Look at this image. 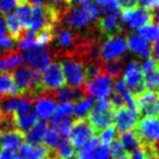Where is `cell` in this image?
Here are the masks:
<instances>
[{"label": "cell", "mask_w": 159, "mask_h": 159, "mask_svg": "<svg viewBox=\"0 0 159 159\" xmlns=\"http://www.w3.org/2000/svg\"><path fill=\"white\" fill-rule=\"evenodd\" d=\"M86 118L94 129L96 134H98L105 128L114 126L115 108L111 105V100L107 98L98 100Z\"/></svg>", "instance_id": "obj_1"}, {"label": "cell", "mask_w": 159, "mask_h": 159, "mask_svg": "<svg viewBox=\"0 0 159 159\" xmlns=\"http://www.w3.org/2000/svg\"><path fill=\"white\" fill-rule=\"evenodd\" d=\"M65 84L74 88H81L86 84V71L84 63L76 57H66L61 63Z\"/></svg>", "instance_id": "obj_2"}, {"label": "cell", "mask_w": 159, "mask_h": 159, "mask_svg": "<svg viewBox=\"0 0 159 159\" xmlns=\"http://www.w3.org/2000/svg\"><path fill=\"white\" fill-rule=\"evenodd\" d=\"M134 131L138 135L139 146L151 145L159 141V118L146 117L138 120L134 126Z\"/></svg>", "instance_id": "obj_3"}, {"label": "cell", "mask_w": 159, "mask_h": 159, "mask_svg": "<svg viewBox=\"0 0 159 159\" xmlns=\"http://www.w3.org/2000/svg\"><path fill=\"white\" fill-rule=\"evenodd\" d=\"M127 39L125 36L115 34L109 36L100 47V57L103 63L120 60L127 52Z\"/></svg>", "instance_id": "obj_4"}, {"label": "cell", "mask_w": 159, "mask_h": 159, "mask_svg": "<svg viewBox=\"0 0 159 159\" xmlns=\"http://www.w3.org/2000/svg\"><path fill=\"white\" fill-rule=\"evenodd\" d=\"M124 81L129 91L134 96L144 92V74L139 62L130 61L127 64L124 73Z\"/></svg>", "instance_id": "obj_5"}, {"label": "cell", "mask_w": 159, "mask_h": 159, "mask_svg": "<svg viewBox=\"0 0 159 159\" xmlns=\"http://www.w3.org/2000/svg\"><path fill=\"white\" fill-rule=\"evenodd\" d=\"M84 90L87 96L93 98H104L113 92V78L105 74H101L98 77L88 80L84 84Z\"/></svg>", "instance_id": "obj_6"}, {"label": "cell", "mask_w": 159, "mask_h": 159, "mask_svg": "<svg viewBox=\"0 0 159 159\" xmlns=\"http://www.w3.org/2000/svg\"><path fill=\"white\" fill-rule=\"evenodd\" d=\"M152 20H153V13L142 7H133L124 10L120 16V21L129 30H139L146 24L151 23Z\"/></svg>", "instance_id": "obj_7"}, {"label": "cell", "mask_w": 159, "mask_h": 159, "mask_svg": "<svg viewBox=\"0 0 159 159\" xmlns=\"http://www.w3.org/2000/svg\"><path fill=\"white\" fill-rule=\"evenodd\" d=\"M23 62H26L30 68L42 73L51 64V57L47 46H34L25 50Z\"/></svg>", "instance_id": "obj_8"}, {"label": "cell", "mask_w": 159, "mask_h": 159, "mask_svg": "<svg viewBox=\"0 0 159 159\" xmlns=\"http://www.w3.org/2000/svg\"><path fill=\"white\" fill-rule=\"evenodd\" d=\"M95 131L87 118H76L71 122L70 129V144L74 147H82L92 136H94Z\"/></svg>", "instance_id": "obj_9"}, {"label": "cell", "mask_w": 159, "mask_h": 159, "mask_svg": "<svg viewBox=\"0 0 159 159\" xmlns=\"http://www.w3.org/2000/svg\"><path fill=\"white\" fill-rule=\"evenodd\" d=\"M134 98L139 114L144 117L151 116L159 118V92L145 90L144 92Z\"/></svg>", "instance_id": "obj_10"}, {"label": "cell", "mask_w": 159, "mask_h": 159, "mask_svg": "<svg viewBox=\"0 0 159 159\" xmlns=\"http://www.w3.org/2000/svg\"><path fill=\"white\" fill-rule=\"evenodd\" d=\"M41 86L46 92H50L65 84V77L60 62L51 63L42 71Z\"/></svg>", "instance_id": "obj_11"}, {"label": "cell", "mask_w": 159, "mask_h": 159, "mask_svg": "<svg viewBox=\"0 0 159 159\" xmlns=\"http://www.w3.org/2000/svg\"><path fill=\"white\" fill-rule=\"evenodd\" d=\"M139 111L136 109L124 106L119 107L115 111V124L117 128V133L121 134L129 129L134 128L139 120Z\"/></svg>", "instance_id": "obj_12"}, {"label": "cell", "mask_w": 159, "mask_h": 159, "mask_svg": "<svg viewBox=\"0 0 159 159\" xmlns=\"http://www.w3.org/2000/svg\"><path fill=\"white\" fill-rule=\"evenodd\" d=\"M63 20H65V23L67 24V26L69 28L77 30H84L91 23V20L89 17L86 6L70 8L68 10V12L64 15Z\"/></svg>", "instance_id": "obj_13"}, {"label": "cell", "mask_w": 159, "mask_h": 159, "mask_svg": "<svg viewBox=\"0 0 159 159\" xmlns=\"http://www.w3.org/2000/svg\"><path fill=\"white\" fill-rule=\"evenodd\" d=\"M54 100L60 102H78L81 98H86V92L84 90V86L81 88H74L69 86H62L49 92Z\"/></svg>", "instance_id": "obj_14"}, {"label": "cell", "mask_w": 159, "mask_h": 159, "mask_svg": "<svg viewBox=\"0 0 159 159\" xmlns=\"http://www.w3.org/2000/svg\"><path fill=\"white\" fill-rule=\"evenodd\" d=\"M100 33L105 36H113L121 30L119 13H102L98 22Z\"/></svg>", "instance_id": "obj_15"}, {"label": "cell", "mask_w": 159, "mask_h": 159, "mask_svg": "<svg viewBox=\"0 0 159 159\" xmlns=\"http://www.w3.org/2000/svg\"><path fill=\"white\" fill-rule=\"evenodd\" d=\"M127 48L133 54L148 59L152 55V47L149 42H147L144 38L141 37L139 34H131L127 39Z\"/></svg>", "instance_id": "obj_16"}, {"label": "cell", "mask_w": 159, "mask_h": 159, "mask_svg": "<svg viewBox=\"0 0 159 159\" xmlns=\"http://www.w3.org/2000/svg\"><path fill=\"white\" fill-rule=\"evenodd\" d=\"M57 108L55 100L51 96L49 92H46L44 94L36 100L35 105V113L37 116H39L42 120H46L48 118H51L53 116Z\"/></svg>", "instance_id": "obj_17"}, {"label": "cell", "mask_w": 159, "mask_h": 159, "mask_svg": "<svg viewBox=\"0 0 159 159\" xmlns=\"http://www.w3.org/2000/svg\"><path fill=\"white\" fill-rule=\"evenodd\" d=\"M24 142V133L20 132L19 130L11 131L0 135V147L3 149H10L15 151L23 144Z\"/></svg>", "instance_id": "obj_18"}, {"label": "cell", "mask_w": 159, "mask_h": 159, "mask_svg": "<svg viewBox=\"0 0 159 159\" xmlns=\"http://www.w3.org/2000/svg\"><path fill=\"white\" fill-rule=\"evenodd\" d=\"M13 116H14L16 129L24 134L30 129H32L36 122L38 121V116L34 109L23 114H13Z\"/></svg>", "instance_id": "obj_19"}, {"label": "cell", "mask_w": 159, "mask_h": 159, "mask_svg": "<svg viewBox=\"0 0 159 159\" xmlns=\"http://www.w3.org/2000/svg\"><path fill=\"white\" fill-rule=\"evenodd\" d=\"M19 148L20 154L25 159H43L48 149L41 143H36V144L23 143Z\"/></svg>", "instance_id": "obj_20"}, {"label": "cell", "mask_w": 159, "mask_h": 159, "mask_svg": "<svg viewBox=\"0 0 159 159\" xmlns=\"http://www.w3.org/2000/svg\"><path fill=\"white\" fill-rule=\"evenodd\" d=\"M14 96H17V90L13 81L12 74L0 71V98Z\"/></svg>", "instance_id": "obj_21"}, {"label": "cell", "mask_w": 159, "mask_h": 159, "mask_svg": "<svg viewBox=\"0 0 159 159\" xmlns=\"http://www.w3.org/2000/svg\"><path fill=\"white\" fill-rule=\"evenodd\" d=\"M22 63H23V55L15 50L0 54V71L14 69Z\"/></svg>", "instance_id": "obj_22"}, {"label": "cell", "mask_w": 159, "mask_h": 159, "mask_svg": "<svg viewBox=\"0 0 159 159\" xmlns=\"http://www.w3.org/2000/svg\"><path fill=\"white\" fill-rule=\"evenodd\" d=\"M49 124L44 120H40L35 124L32 129L28 130L27 133L24 134V141L30 144H36V143H40L43 139V135L46 131L48 130Z\"/></svg>", "instance_id": "obj_23"}, {"label": "cell", "mask_w": 159, "mask_h": 159, "mask_svg": "<svg viewBox=\"0 0 159 159\" xmlns=\"http://www.w3.org/2000/svg\"><path fill=\"white\" fill-rule=\"evenodd\" d=\"M4 21H6V27L8 28L9 33H10V37L14 41H19L24 36V34L26 33V30H23V27L21 26V23H20L15 13H8V14H6Z\"/></svg>", "instance_id": "obj_24"}, {"label": "cell", "mask_w": 159, "mask_h": 159, "mask_svg": "<svg viewBox=\"0 0 159 159\" xmlns=\"http://www.w3.org/2000/svg\"><path fill=\"white\" fill-rule=\"evenodd\" d=\"M15 15L19 19L21 26L23 30H28L30 27V23H32V15H33V7L27 2H24L17 6L16 12Z\"/></svg>", "instance_id": "obj_25"}, {"label": "cell", "mask_w": 159, "mask_h": 159, "mask_svg": "<svg viewBox=\"0 0 159 159\" xmlns=\"http://www.w3.org/2000/svg\"><path fill=\"white\" fill-rule=\"evenodd\" d=\"M50 126L63 139H67L69 136V134H70L71 121L68 117H60V118L51 117Z\"/></svg>", "instance_id": "obj_26"}, {"label": "cell", "mask_w": 159, "mask_h": 159, "mask_svg": "<svg viewBox=\"0 0 159 159\" xmlns=\"http://www.w3.org/2000/svg\"><path fill=\"white\" fill-rule=\"evenodd\" d=\"M98 145H100L98 139L96 138V136H92V138L82 146V148L77 152L76 159H95L94 153Z\"/></svg>", "instance_id": "obj_27"}, {"label": "cell", "mask_w": 159, "mask_h": 159, "mask_svg": "<svg viewBox=\"0 0 159 159\" xmlns=\"http://www.w3.org/2000/svg\"><path fill=\"white\" fill-rule=\"evenodd\" d=\"M94 105V98L91 96H86L78 102H76V106H74V115L76 118H86L89 111Z\"/></svg>", "instance_id": "obj_28"}, {"label": "cell", "mask_w": 159, "mask_h": 159, "mask_svg": "<svg viewBox=\"0 0 159 159\" xmlns=\"http://www.w3.org/2000/svg\"><path fill=\"white\" fill-rule=\"evenodd\" d=\"M118 139L121 142L122 146L127 149V151H133V149L138 148L139 147V140H138V135H136L134 129H129L128 131L124 132V133L119 134Z\"/></svg>", "instance_id": "obj_29"}, {"label": "cell", "mask_w": 159, "mask_h": 159, "mask_svg": "<svg viewBox=\"0 0 159 159\" xmlns=\"http://www.w3.org/2000/svg\"><path fill=\"white\" fill-rule=\"evenodd\" d=\"M138 34L147 42H155L159 39V26L156 23H148L139 28Z\"/></svg>", "instance_id": "obj_30"}, {"label": "cell", "mask_w": 159, "mask_h": 159, "mask_svg": "<svg viewBox=\"0 0 159 159\" xmlns=\"http://www.w3.org/2000/svg\"><path fill=\"white\" fill-rule=\"evenodd\" d=\"M59 159H73L75 156V147L70 144L67 139H63L54 148Z\"/></svg>", "instance_id": "obj_31"}, {"label": "cell", "mask_w": 159, "mask_h": 159, "mask_svg": "<svg viewBox=\"0 0 159 159\" xmlns=\"http://www.w3.org/2000/svg\"><path fill=\"white\" fill-rule=\"evenodd\" d=\"M102 67L103 74L109 76L111 78H118L121 75L122 70H124V64H122V62L120 60L105 62V63H103Z\"/></svg>", "instance_id": "obj_32"}, {"label": "cell", "mask_w": 159, "mask_h": 159, "mask_svg": "<svg viewBox=\"0 0 159 159\" xmlns=\"http://www.w3.org/2000/svg\"><path fill=\"white\" fill-rule=\"evenodd\" d=\"M109 153L111 155V159H131V153L122 146L121 142L118 138H116L111 142Z\"/></svg>", "instance_id": "obj_33"}, {"label": "cell", "mask_w": 159, "mask_h": 159, "mask_svg": "<svg viewBox=\"0 0 159 159\" xmlns=\"http://www.w3.org/2000/svg\"><path fill=\"white\" fill-rule=\"evenodd\" d=\"M145 90L159 92V67L154 71L144 75Z\"/></svg>", "instance_id": "obj_34"}, {"label": "cell", "mask_w": 159, "mask_h": 159, "mask_svg": "<svg viewBox=\"0 0 159 159\" xmlns=\"http://www.w3.org/2000/svg\"><path fill=\"white\" fill-rule=\"evenodd\" d=\"M42 141H43V145L47 148L53 149L59 145L60 142H61V136H60V134L57 133V131H54V130L51 128V129L46 131Z\"/></svg>", "instance_id": "obj_35"}, {"label": "cell", "mask_w": 159, "mask_h": 159, "mask_svg": "<svg viewBox=\"0 0 159 159\" xmlns=\"http://www.w3.org/2000/svg\"><path fill=\"white\" fill-rule=\"evenodd\" d=\"M98 134H100L98 141H100L101 144L104 145V146L111 145V142H113L116 138H118L117 130H116V128L114 126H109V127L105 128V129L102 130Z\"/></svg>", "instance_id": "obj_36"}, {"label": "cell", "mask_w": 159, "mask_h": 159, "mask_svg": "<svg viewBox=\"0 0 159 159\" xmlns=\"http://www.w3.org/2000/svg\"><path fill=\"white\" fill-rule=\"evenodd\" d=\"M95 4L102 8L101 13H120L117 0H95Z\"/></svg>", "instance_id": "obj_37"}, {"label": "cell", "mask_w": 159, "mask_h": 159, "mask_svg": "<svg viewBox=\"0 0 159 159\" xmlns=\"http://www.w3.org/2000/svg\"><path fill=\"white\" fill-rule=\"evenodd\" d=\"M71 115H74V104L71 102H62L59 106H57L52 117H69Z\"/></svg>", "instance_id": "obj_38"}, {"label": "cell", "mask_w": 159, "mask_h": 159, "mask_svg": "<svg viewBox=\"0 0 159 159\" xmlns=\"http://www.w3.org/2000/svg\"><path fill=\"white\" fill-rule=\"evenodd\" d=\"M14 46H15V41L10 36H7V35L0 36V54L14 50Z\"/></svg>", "instance_id": "obj_39"}, {"label": "cell", "mask_w": 159, "mask_h": 159, "mask_svg": "<svg viewBox=\"0 0 159 159\" xmlns=\"http://www.w3.org/2000/svg\"><path fill=\"white\" fill-rule=\"evenodd\" d=\"M21 4V0H0V14H8Z\"/></svg>", "instance_id": "obj_40"}, {"label": "cell", "mask_w": 159, "mask_h": 159, "mask_svg": "<svg viewBox=\"0 0 159 159\" xmlns=\"http://www.w3.org/2000/svg\"><path fill=\"white\" fill-rule=\"evenodd\" d=\"M158 67H159V63L155 59H153V57L146 59L144 61V63L141 65V68H142V71L144 75L152 73V71H154L155 69H157Z\"/></svg>", "instance_id": "obj_41"}, {"label": "cell", "mask_w": 159, "mask_h": 159, "mask_svg": "<svg viewBox=\"0 0 159 159\" xmlns=\"http://www.w3.org/2000/svg\"><path fill=\"white\" fill-rule=\"evenodd\" d=\"M95 159H109L111 157V153H109V149L107 146H104V145H98V148L95 149L94 153Z\"/></svg>", "instance_id": "obj_42"}, {"label": "cell", "mask_w": 159, "mask_h": 159, "mask_svg": "<svg viewBox=\"0 0 159 159\" xmlns=\"http://www.w3.org/2000/svg\"><path fill=\"white\" fill-rule=\"evenodd\" d=\"M136 3L140 4L139 7H142V8L151 11L158 6L159 0H136Z\"/></svg>", "instance_id": "obj_43"}, {"label": "cell", "mask_w": 159, "mask_h": 159, "mask_svg": "<svg viewBox=\"0 0 159 159\" xmlns=\"http://www.w3.org/2000/svg\"><path fill=\"white\" fill-rule=\"evenodd\" d=\"M117 2H118V4H119L120 9L122 8V9H125V10L133 8L136 4V0H117Z\"/></svg>", "instance_id": "obj_44"}, {"label": "cell", "mask_w": 159, "mask_h": 159, "mask_svg": "<svg viewBox=\"0 0 159 159\" xmlns=\"http://www.w3.org/2000/svg\"><path fill=\"white\" fill-rule=\"evenodd\" d=\"M16 154L15 151H10V149H2L0 151V159H13Z\"/></svg>", "instance_id": "obj_45"}, {"label": "cell", "mask_w": 159, "mask_h": 159, "mask_svg": "<svg viewBox=\"0 0 159 159\" xmlns=\"http://www.w3.org/2000/svg\"><path fill=\"white\" fill-rule=\"evenodd\" d=\"M131 159H146V157H145V154L143 152V149L141 147H138V148L132 151Z\"/></svg>", "instance_id": "obj_46"}, {"label": "cell", "mask_w": 159, "mask_h": 159, "mask_svg": "<svg viewBox=\"0 0 159 159\" xmlns=\"http://www.w3.org/2000/svg\"><path fill=\"white\" fill-rule=\"evenodd\" d=\"M152 55H153V59H155L159 63V39L156 40L152 47Z\"/></svg>", "instance_id": "obj_47"}, {"label": "cell", "mask_w": 159, "mask_h": 159, "mask_svg": "<svg viewBox=\"0 0 159 159\" xmlns=\"http://www.w3.org/2000/svg\"><path fill=\"white\" fill-rule=\"evenodd\" d=\"M27 3H30V6H46L48 4L49 0H25Z\"/></svg>", "instance_id": "obj_48"}, {"label": "cell", "mask_w": 159, "mask_h": 159, "mask_svg": "<svg viewBox=\"0 0 159 159\" xmlns=\"http://www.w3.org/2000/svg\"><path fill=\"white\" fill-rule=\"evenodd\" d=\"M90 2V0H68V3L70 6H86Z\"/></svg>", "instance_id": "obj_49"}, {"label": "cell", "mask_w": 159, "mask_h": 159, "mask_svg": "<svg viewBox=\"0 0 159 159\" xmlns=\"http://www.w3.org/2000/svg\"><path fill=\"white\" fill-rule=\"evenodd\" d=\"M6 21H4V17L2 16V14H0V36L4 35L6 33Z\"/></svg>", "instance_id": "obj_50"}, {"label": "cell", "mask_w": 159, "mask_h": 159, "mask_svg": "<svg viewBox=\"0 0 159 159\" xmlns=\"http://www.w3.org/2000/svg\"><path fill=\"white\" fill-rule=\"evenodd\" d=\"M152 148H153V152L155 154V157L159 159V141L154 144H152Z\"/></svg>", "instance_id": "obj_51"}, {"label": "cell", "mask_w": 159, "mask_h": 159, "mask_svg": "<svg viewBox=\"0 0 159 159\" xmlns=\"http://www.w3.org/2000/svg\"><path fill=\"white\" fill-rule=\"evenodd\" d=\"M155 9H156V11H155V14L153 15V17H155L156 22H157L156 24H157V25L159 26V4H158L157 7H156Z\"/></svg>", "instance_id": "obj_52"}, {"label": "cell", "mask_w": 159, "mask_h": 159, "mask_svg": "<svg viewBox=\"0 0 159 159\" xmlns=\"http://www.w3.org/2000/svg\"><path fill=\"white\" fill-rule=\"evenodd\" d=\"M13 159H25V158H24L21 154H15V156H14V158H13Z\"/></svg>", "instance_id": "obj_53"}, {"label": "cell", "mask_w": 159, "mask_h": 159, "mask_svg": "<svg viewBox=\"0 0 159 159\" xmlns=\"http://www.w3.org/2000/svg\"><path fill=\"white\" fill-rule=\"evenodd\" d=\"M24 2H26L25 0H21V3H24Z\"/></svg>", "instance_id": "obj_54"}]
</instances>
